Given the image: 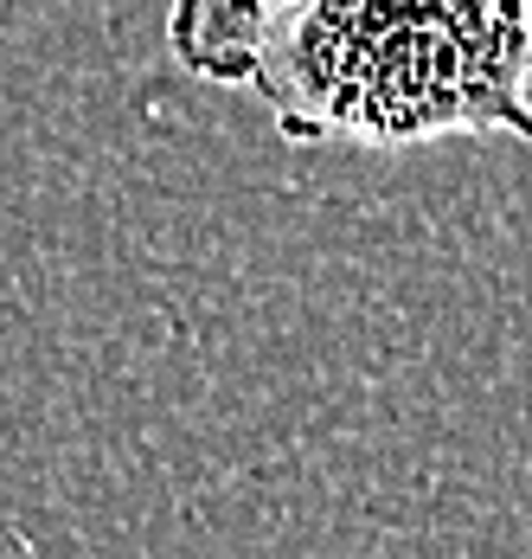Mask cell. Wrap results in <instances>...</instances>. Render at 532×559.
<instances>
[{"label": "cell", "mask_w": 532, "mask_h": 559, "mask_svg": "<svg viewBox=\"0 0 532 559\" xmlns=\"http://www.w3.org/2000/svg\"><path fill=\"white\" fill-rule=\"evenodd\" d=\"M302 0H173L167 7V52L180 71L206 84H251V64L269 33Z\"/></svg>", "instance_id": "2"}, {"label": "cell", "mask_w": 532, "mask_h": 559, "mask_svg": "<svg viewBox=\"0 0 532 559\" xmlns=\"http://www.w3.org/2000/svg\"><path fill=\"white\" fill-rule=\"evenodd\" d=\"M251 97L295 148H532V0H302L251 64Z\"/></svg>", "instance_id": "1"}]
</instances>
